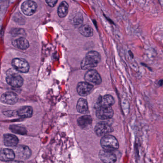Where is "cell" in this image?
I'll return each mask as SVG.
<instances>
[{
  "label": "cell",
  "mask_w": 163,
  "mask_h": 163,
  "mask_svg": "<svg viewBox=\"0 0 163 163\" xmlns=\"http://www.w3.org/2000/svg\"><path fill=\"white\" fill-rule=\"evenodd\" d=\"M74 23L75 24H77V25L80 24L83 21L82 16V15L76 16L75 18H74Z\"/></svg>",
  "instance_id": "cell-23"
},
{
  "label": "cell",
  "mask_w": 163,
  "mask_h": 163,
  "mask_svg": "<svg viewBox=\"0 0 163 163\" xmlns=\"http://www.w3.org/2000/svg\"><path fill=\"white\" fill-rule=\"evenodd\" d=\"M10 129L14 133L17 134L24 135L27 134V130L23 126H20L18 125H12L10 127Z\"/></svg>",
  "instance_id": "cell-22"
},
{
  "label": "cell",
  "mask_w": 163,
  "mask_h": 163,
  "mask_svg": "<svg viewBox=\"0 0 163 163\" xmlns=\"http://www.w3.org/2000/svg\"><path fill=\"white\" fill-rule=\"evenodd\" d=\"M68 10V4L66 1H62L58 8V13L59 16L61 18L65 17L67 15Z\"/></svg>",
  "instance_id": "cell-21"
},
{
  "label": "cell",
  "mask_w": 163,
  "mask_h": 163,
  "mask_svg": "<svg viewBox=\"0 0 163 163\" xmlns=\"http://www.w3.org/2000/svg\"><path fill=\"white\" fill-rule=\"evenodd\" d=\"M93 86L87 82H81L78 84L77 90L80 96H86L93 90Z\"/></svg>",
  "instance_id": "cell-11"
},
{
  "label": "cell",
  "mask_w": 163,
  "mask_h": 163,
  "mask_svg": "<svg viewBox=\"0 0 163 163\" xmlns=\"http://www.w3.org/2000/svg\"><path fill=\"white\" fill-rule=\"evenodd\" d=\"M114 103L115 100L114 98L112 95H106L102 97L100 96L99 98L95 107L96 109L100 107H112Z\"/></svg>",
  "instance_id": "cell-8"
},
{
  "label": "cell",
  "mask_w": 163,
  "mask_h": 163,
  "mask_svg": "<svg viewBox=\"0 0 163 163\" xmlns=\"http://www.w3.org/2000/svg\"><path fill=\"white\" fill-rule=\"evenodd\" d=\"M6 80L9 85L15 88H19L24 83V79L21 76L12 71L7 72Z\"/></svg>",
  "instance_id": "cell-3"
},
{
  "label": "cell",
  "mask_w": 163,
  "mask_h": 163,
  "mask_svg": "<svg viewBox=\"0 0 163 163\" xmlns=\"http://www.w3.org/2000/svg\"><path fill=\"white\" fill-rule=\"evenodd\" d=\"M15 156V153L10 149L3 148L1 150L0 159L2 161L11 162L14 159Z\"/></svg>",
  "instance_id": "cell-14"
},
{
  "label": "cell",
  "mask_w": 163,
  "mask_h": 163,
  "mask_svg": "<svg viewBox=\"0 0 163 163\" xmlns=\"http://www.w3.org/2000/svg\"><path fill=\"white\" fill-rule=\"evenodd\" d=\"M113 131V127L107 122H99L95 128V133L99 136L103 137L108 136Z\"/></svg>",
  "instance_id": "cell-4"
},
{
  "label": "cell",
  "mask_w": 163,
  "mask_h": 163,
  "mask_svg": "<svg viewBox=\"0 0 163 163\" xmlns=\"http://www.w3.org/2000/svg\"><path fill=\"white\" fill-rule=\"evenodd\" d=\"M13 67L16 70L21 73H25L28 72L29 65L26 60L22 59H13L12 62Z\"/></svg>",
  "instance_id": "cell-6"
},
{
  "label": "cell",
  "mask_w": 163,
  "mask_h": 163,
  "mask_svg": "<svg viewBox=\"0 0 163 163\" xmlns=\"http://www.w3.org/2000/svg\"><path fill=\"white\" fill-rule=\"evenodd\" d=\"M1 102L7 104L13 105L16 104L18 100V97L16 94L13 92H7L1 95Z\"/></svg>",
  "instance_id": "cell-12"
},
{
  "label": "cell",
  "mask_w": 163,
  "mask_h": 163,
  "mask_svg": "<svg viewBox=\"0 0 163 163\" xmlns=\"http://www.w3.org/2000/svg\"><path fill=\"white\" fill-rule=\"evenodd\" d=\"M93 122V119L90 115H84L79 118L78 120V124L80 127L85 128L90 126Z\"/></svg>",
  "instance_id": "cell-18"
},
{
  "label": "cell",
  "mask_w": 163,
  "mask_h": 163,
  "mask_svg": "<svg viewBox=\"0 0 163 163\" xmlns=\"http://www.w3.org/2000/svg\"><path fill=\"white\" fill-rule=\"evenodd\" d=\"M100 54L95 51L88 52L82 60L81 67L82 70H90L96 67L101 61Z\"/></svg>",
  "instance_id": "cell-1"
},
{
  "label": "cell",
  "mask_w": 163,
  "mask_h": 163,
  "mask_svg": "<svg viewBox=\"0 0 163 163\" xmlns=\"http://www.w3.org/2000/svg\"><path fill=\"white\" fill-rule=\"evenodd\" d=\"M113 114L114 112L112 107H100L96 109V116L101 120L111 119Z\"/></svg>",
  "instance_id": "cell-7"
},
{
  "label": "cell",
  "mask_w": 163,
  "mask_h": 163,
  "mask_svg": "<svg viewBox=\"0 0 163 163\" xmlns=\"http://www.w3.org/2000/svg\"><path fill=\"white\" fill-rule=\"evenodd\" d=\"M10 163H24L21 161H12L10 162Z\"/></svg>",
  "instance_id": "cell-25"
},
{
  "label": "cell",
  "mask_w": 163,
  "mask_h": 163,
  "mask_svg": "<svg viewBox=\"0 0 163 163\" xmlns=\"http://www.w3.org/2000/svg\"><path fill=\"white\" fill-rule=\"evenodd\" d=\"M13 44L16 47L21 50H25L29 47V42L24 37H20L15 40L13 41Z\"/></svg>",
  "instance_id": "cell-16"
},
{
  "label": "cell",
  "mask_w": 163,
  "mask_h": 163,
  "mask_svg": "<svg viewBox=\"0 0 163 163\" xmlns=\"http://www.w3.org/2000/svg\"><path fill=\"white\" fill-rule=\"evenodd\" d=\"M36 3L32 1H27L23 3L21 6V9L24 15L32 16L35 13L37 9Z\"/></svg>",
  "instance_id": "cell-10"
},
{
  "label": "cell",
  "mask_w": 163,
  "mask_h": 163,
  "mask_svg": "<svg viewBox=\"0 0 163 163\" xmlns=\"http://www.w3.org/2000/svg\"><path fill=\"white\" fill-rule=\"evenodd\" d=\"M85 79L88 83L95 85H100L102 82L99 73L94 70H90L86 73Z\"/></svg>",
  "instance_id": "cell-5"
},
{
  "label": "cell",
  "mask_w": 163,
  "mask_h": 163,
  "mask_svg": "<svg viewBox=\"0 0 163 163\" xmlns=\"http://www.w3.org/2000/svg\"><path fill=\"white\" fill-rule=\"evenodd\" d=\"M16 154L19 158L27 159L31 155V151L27 146L19 145L16 148Z\"/></svg>",
  "instance_id": "cell-13"
},
{
  "label": "cell",
  "mask_w": 163,
  "mask_h": 163,
  "mask_svg": "<svg viewBox=\"0 0 163 163\" xmlns=\"http://www.w3.org/2000/svg\"><path fill=\"white\" fill-rule=\"evenodd\" d=\"M101 144L103 149L112 152L117 150L119 147L117 139L113 136L110 135L102 137L101 140Z\"/></svg>",
  "instance_id": "cell-2"
},
{
  "label": "cell",
  "mask_w": 163,
  "mask_h": 163,
  "mask_svg": "<svg viewBox=\"0 0 163 163\" xmlns=\"http://www.w3.org/2000/svg\"><path fill=\"white\" fill-rule=\"evenodd\" d=\"M79 31L80 34L86 37H90L93 34V28L89 24H84L80 27Z\"/></svg>",
  "instance_id": "cell-20"
},
{
  "label": "cell",
  "mask_w": 163,
  "mask_h": 163,
  "mask_svg": "<svg viewBox=\"0 0 163 163\" xmlns=\"http://www.w3.org/2000/svg\"><path fill=\"white\" fill-rule=\"evenodd\" d=\"M46 1L47 3L49 6L53 7L55 6L56 3L58 2V1H48V0H47Z\"/></svg>",
  "instance_id": "cell-24"
},
{
  "label": "cell",
  "mask_w": 163,
  "mask_h": 163,
  "mask_svg": "<svg viewBox=\"0 0 163 163\" xmlns=\"http://www.w3.org/2000/svg\"><path fill=\"white\" fill-rule=\"evenodd\" d=\"M99 156L104 163H115L117 161L116 156L112 151L102 149L100 151Z\"/></svg>",
  "instance_id": "cell-9"
},
{
  "label": "cell",
  "mask_w": 163,
  "mask_h": 163,
  "mask_svg": "<svg viewBox=\"0 0 163 163\" xmlns=\"http://www.w3.org/2000/svg\"><path fill=\"white\" fill-rule=\"evenodd\" d=\"M17 114L18 116L23 118H29L32 116L33 109L30 106H24L20 108L17 110Z\"/></svg>",
  "instance_id": "cell-19"
},
{
  "label": "cell",
  "mask_w": 163,
  "mask_h": 163,
  "mask_svg": "<svg viewBox=\"0 0 163 163\" xmlns=\"http://www.w3.org/2000/svg\"><path fill=\"white\" fill-rule=\"evenodd\" d=\"M18 139L17 137L11 134H5L4 136V144L6 146L15 147L18 144Z\"/></svg>",
  "instance_id": "cell-15"
},
{
  "label": "cell",
  "mask_w": 163,
  "mask_h": 163,
  "mask_svg": "<svg viewBox=\"0 0 163 163\" xmlns=\"http://www.w3.org/2000/svg\"><path fill=\"white\" fill-rule=\"evenodd\" d=\"M77 109L78 112L81 113L86 114L89 112L88 103L84 99H79L77 105Z\"/></svg>",
  "instance_id": "cell-17"
}]
</instances>
